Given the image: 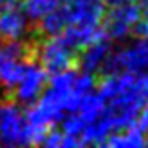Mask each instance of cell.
I'll return each mask as SVG.
<instances>
[{
  "mask_svg": "<svg viewBox=\"0 0 148 148\" xmlns=\"http://www.w3.org/2000/svg\"><path fill=\"white\" fill-rule=\"evenodd\" d=\"M110 53V42H108V36L101 38L98 42L87 45L83 51L79 53V63L78 67L83 69L85 72H96L99 71V67L103 65L105 58Z\"/></svg>",
  "mask_w": 148,
  "mask_h": 148,
  "instance_id": "obj_7",
  "label": "cell"
},
{
  "mask_svg": "<svg viewBox=\"0 0 148 148\" xmlns=\"http://www.w3.org/2000/svg\"><path fill=\"white\" fill-rule=\"evenodd\" d=\"M38 63L47 71L49 76H54L63 71H78L79 51L67 45L60 36H47L40 42Z\"/></svg>",
  "mask_w": 148,
  "mask_h": 148,
  "instance_id": "obj_1",
  "label": "cell"
},
{
  "mask_svg": "<svg viewBox=\"0 0 148 148\" xmlns=\"http://www.w3.org/2000/svg\"><path fill=\"white\" fill-rule=\"evenodd\" d=\"M0 145L24 146L29 145V125L25 114L18 108L16 101L5 103L0 116Z\"/></svg>",
  "mask_w": 148,
  "mask_h": 148,
  "instance_id": "obj_3",
  "label": "cell"
},
{
  "mask_svg": "<svg viewBox=\"0 0 148 148\" xmlns=\"http://www.w3.org/2000/svg\"><path fill=\"white\" fill-rule=\"evenodd\" d=\"M22 0H0V13L5 11V9H11V7H16L20 5Z\"/></svg>",
  "mask_w": 148,
  "mask_h": 148,
  "instance_id": "obj_10",
  "label": "cell"
},
{
  "mask_svg": "<svg viewBox=\"0 0 148 148\" xmlns=\"http://www.w3.org/2000/svg\"><path fill=\"white\" fill-rule=\"evenodd\" d=\"M148 67V40H141L136 45L117 51L116 54L105 58L99 67L98 76H108V74H121V72H134L139 74Z\"/></svg>",
  "mask_w": 148,
  "mask_h": 148,
  "instance_id": "obj_2",
  "label": "cell"
},
{
  "mask_svg": "<svg viewBox=\"0 0 148 148\" xmlns=\"http://www.w3.org/2000/svg\"><path fill=\"white\" fill-rule=\"evenodd\" d=\"M139 2H145V0H139Z\"/></svg>",
  "mask_w": 148,
  "mask_h": 148,
  "instance_id": "obj_13",
  "label": "cell"
},
{
  "mask_svg": "<svg viewBox=\"0 0 148 148\" xmlns=\"http://www.w3.org/2000/svg\"><path fill=\"white\" fill-rule=\"evenodd\" d=\"M105 146H146L148 145V137L145 136V132L141 128L134 127L127 128L125 134H110L105 141H103Z\"/></svg>",
  "mask_w": 148,
  "mask_h": 148,
  "instance_id": "obj_8",
  "label": "cell"
},
{
  "mask_svg": "<svg viewBox=\"0 0 148 148\" xmlns=\"http://www.w3.org/2000/svg\"><path fill=\"white\" fill-rule=\"evenodd\" d=\"M0 116H2V107H0Z\"/></svg>",
  "mask_w": 148,
  "mask_h": 148,
  "instance_id": "obj_12",
  "label": "cell"
},
{
  "mask_svg": "<svg viewBox=\"0 0 148 148\" xmlns=\"http://www.w3.org/2000/svg\"><path fill=\"white\" fill-rule=\"evenodd\" d=\"M47 83H49V74L38 62L27 65L20 83L14 88V101L25 107L34 105L40 92L47 87Z\"/></svg>",
  "mask_w": 148,
  "mask_h": 148,
  "instance_id": "obj_5",
  "label": "cell"
},
{
  "mask_svg": "<svg viewBox=\"0 0 148 148\" xmlns=\"http://www.w3.org/2000/svg\"><path fill=\"white\" fill-rule=\"evenodd\" d=\"M58 4H60V0H22L20 7H22V11L27 14L29 20L38 22L45 16V14H49Z\"/></svg>",
  "mask_w": 148,
  "mask_h": 148,
  "instance_id": "obj_9",
  "label": "cell"
},
{
  "mask_svg": "<svg viewBox=\"0 0 148 148\" xmlns=\"http://www.w3.org/2000/svg\"><path fill=\"white\" fill-rule=\"evenodd\" d=\"M141 7H143V14H145V18L148 20V0H145Z\"/></svg>",
  "mask_w": 148,
  "mask_h": 148,
  "instance_id": "obj_11",
  "label": "cell"
},
{
  "mask_svg": "<svg viewBox=\"0 0 148 148\" xmlns=\"http://www.w3.org/2000/svg\"><path fill=\"white\" fill-rule=\"evenodd\" d=\"M27 14L22 11V7H11L0 13V34L4 40H18L22 36H27L31 31V24L27 22Z\"/></svg>",
  "mask_w": 148,
  "mask_h": 148,
  "instance_id": "obj_6",
  "label": "cell"
},
{
  "mask_svg": "<svg viewBox=\"0 0 148 148\" xmlns=\"http://www.w3.org/2000/svg\"><path fill=\"white\" fill-rule=\"evenodd\" d=\"M143 7L139 2L123 4L117 7H108L105 9L103 16V27L108 38H125L127 34H132L134 25L141 20Z\"/></svg>",
  "mask_w": 148,
  "mask_h": 148,
  "instance_id": "obj_4",
  "label": "cell"
}]
</instances>
